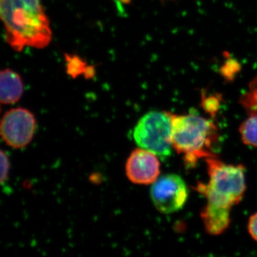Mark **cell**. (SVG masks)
<instances>
[{"instance_id": "1", "label": "cell", "mask_w": 257, "mask_h": 257, "mask_svg": "<svg viewBox=\"0 0 257 257\" xmlns=\"http://www.w3.org/2000/svg\"><path fill=\"white\" fill-rule=\"evenodd\" d=\"M209 181L198 184L197 190L205 196L207 206L201 213L209 234L219 235L230 224V210L241 200L246 190L244 168L226 165L215 157L206 159Z\"/></svg>"}, {"instance_id": "2", "label": "cell", "mask_w": 257, "mask_h": 257, "mask_svg": "<svg viewBox=\"0 0 257 257\" xmlns=\"http://www.w3.org/2000/svg\"><path fill=\"white\" fill-rule=\"evenodd\" d=\"M5 40L16 52L25 47L43 49L52 40L50 20L42 0H0Z\"/></svg>"}, {"instance_id": "3", "label": "cell", "mask_w": 257, "mask_h": 257, "mask_svg": "<svg viewBox=\"0 0 257 257\" xmlns=\"http://www.w3.org/2000/svg\"><path fill=\"white\" fill-rule=\"evenodd\" d=\"M171 116L172 147L179 155H183L188 165L213 157L210 150L217 138V128L212 121L196 113L171 114Z\"/></svg>"}, {"instance_id": "4", "label": "cell", "mask_w": 257, "mask_h": 257, "mask_svg": "<svg viewBox=\"0 0 257 257\" xmlns=\"http://www.w3.org/2000/svg\"><path fill=\"white\" fill-rule=\"evenodd\" d=\"M171 113L152 111L144 115L134 128L133 138L140 148L153 152L162 159L172 154Z\"/></svg>"}, {"instance_id": "5", "label": "cell", "mask_w": 257, "mask_h": 257, "mask_svg": "<svg viewBox=\"0 0 257 257\" xmlns=\"http://www.w3.org/2000/svg\"><path fill=\"white\" fill-rule=\"evenodd\" d=\"M37 130L35 115L23 107L7 111L1 121V136L8 146L22 149L31 143Z\"/></svg>"}, {"instance_id": "6", "label": "cell", "mask_w": 257, "mask_h": 257, "mask_svg": "<svg viewBox=\"0 0 257 257\" xmlns=\"http://www.w3.org/2000/svg\"><path fill=\"white\" fill-rule=\"evenodd\" d=\"M189 192L180 176L167 175L157 179L152 184L150 196L154 205L161 213L169 214L183 208Z\"/></svg>"}, {"instance_id": "7", "label": "cell", "mask_w": 257, "mask_h": 257, "mask_svg": "<svg viewBox=\"0 0 257 257\" xmlns=\"http://www.w3.org/2000/svg\"><path fill=\"white\" fill-rule=\"evenodd\" d=\"M153 152L139 148L134 150L126 161V177L134 184L148 185L155 183L160 175V162Z\"/></svg>"}, {"instance_id": "8", "label": "cell", "mask_w": 257, "mask_h": 257, "mask_svg": "<svg viewBox=\"0 0 257 257\" xmlns=\"http://www.w3.org/2000/svg\"><path fill=\"white\" fill-rule=\"evenodd\" d=\"M24 93L23 79L20 74L10 69H5L0 73V99L5 105L18 102Z\"/></svg>"}, {"instance_id": "9", "label": "cell", "mask_w": 257, "mask_h": 257, "mask_svg": "<svg viewBox=\"0 0 257 257\" xmlns=\"http://www.w3.org/2000/svg\"><path fill=\"white\" fill-rule=\"evenodd\" d=\"M243 143L257 147V113H253L240 126Z\"/></svg>"}, {"instance_id": "10", "label": "cell", "mask_w": 257, "mask_h": 257, "mask_svg": "<svg viewBox=\"0 0 257 257\" xmlns=\"http://www.w3.org/2000/svg\"><path fill=\"white\" fill-rule=\"evenodd\" d=\"M241 103L251 114L257 113V77L250 83L249 91L242 96Z\"/></svg>"}, {"instance_id": "11", "label": "cell", "mask_w": 257, "mask_h": 257, "mask_svg": "<svg viewBox=\"0 0 257 257\" xmlns=\"http://www.w3.org/2000/svg\"><path fill=\"white\" fill-rule=\"evenodd\" d=\"M10 163L9 157L3 150L1 152V184L4 185L9 177Z\"/></svg>"}, {"instance_id": "12", "label": "cell", "mask_w": 257, "mask_h": 257, "mask_svg": "<svg viewBox=\"0 0 257 257\" xmlns=\"http://www.w3.org/2000/svg\"><path fill=\"white\" fill-rule=\"evenodd\" d=\"M203 106L205 110L214 114L217 111L219 106V100L217 96H207L203 100Z\"/></svg>"}, {"instance_id": "13", "label": "cell", "mask_w": 257, "mask_h": 257, "mask_svg": "<svg viewBox=\"0 0 257 257\" xmlns=\"http://www.w3.org/2000/svg\"><path fill=\"white\" fill-rule=\"evenodd\" d=\"M248 230L251 237L257 241V212L250 217Z\"/></svg>"}]
</instances>
